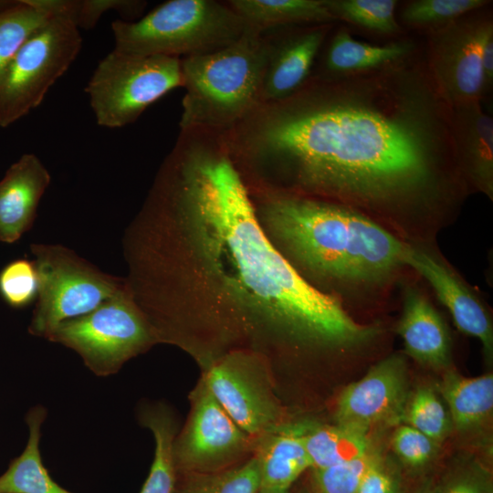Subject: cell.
<instances>
[{"label": "cell", "instance_id": "cell-1", "mask_svg": "<svg viewBox=\"0 0 493 493\" xmlns=\"http://www.w3.org/2000/svg\"><path fill=\"white\" fill-rule=\"evenodd\" d=\"M252 195L339 203L409 242L417 223H440L470 194L451 108L424 47L355 73H311L288 97L259 104L226 131Z\"/></svg>", "mask_w": 493, "mask_h": 493}, {"label": "cell", "instance_id": "cell-2", "mask_svg": "<svg viewBox=\"0 0 493 493\" xmlns=\"http://www.w3.org/2000/svg\"><path fill=\"white\" fill-rule=\"evenodd\" d=\"M141 217L151 223L143 259L158 340L187 322L224 343L350 351L381 333L306 282L274 247L226 132L180 130Z\"/></svg>", "mask_w": 493, "mask_h": 493}, {"label": "cell", "instance_id": "cell-3", "mask_svg": "<svg viewBox=\"0 0 493 493\" xmlns=\"http://www.w3.org/2000/svg\"><path fill=\"white\" fill-rule=\"evenodd\" d=\"M250 196L278 252L306 282L342 305L379 299L407 267L408 242L358 210L309 196Z\"/></svg>", "mask_w": 493, "mask_h": 493}, {"label": "cell", "instance_id": "cell-4", "mask_svg": "<svg viewBox=\"0 0 493 493\" xmlns=\"http://www.w3.org/2000/svg\"><path fill=\"white\" fill-rule=\"evenodd\" d=\"M267 54L264 31L246 26L226 47L180 58L185 89L180 130L227 131L246 117L259 105Z\"/></svg>", "mask_w": 493, "mask_h": 493}, {"label": "cell", "instance_id": "cell-5", "mask_svg": "<svg viewBox=\"0 0 493 493\" xmlns=\"http://www.w3.org/2000/svg\"><path fill=\"white\" fill-rule=\"evenodd\" d=\"M246 26L226 1L169 0L137 20L113 21L111 31L118 51L183 58L226 47Z\"/></svg>", "mask_w": 493, "mask_h": 493}, {"label": "cell", "instance_id": "cell-6", "mask_svg": "<svg viewBox=\"0 0 493 493\" xmlns=\"http://www.w3.org/2000/svg\"><path fill=\"white\" fill-rule=\"evenodd\" d=\"M179 87L180 58L113 48L98 63L85 91L97 124L116 129L134 122L150 105Z\"/></svg>", "mask_w": 493, "mask_h": 493}, {"label": "cell", "instance_id": "cell-7", "mask_svg": "<svg viewBox=\"0 0 493 493\" xmlns=\"http://www.w3.org/2000/svg\"><path fill=\"white\" fill-rule=\"evenodd\" d=\"M48 340L74 350L96 375L108 376L157 337L132 294L121 288L91 312L62 322Z\"/></svg>", "mask_w": 493, "mask_h": 493}, {"label": "cell", "instance_id": "cell-8", "mask_svg": "<svg viewBox=\"0 0 493 493\" xmlns=\"http://www.w3.org/2000/svg\"><path fill=\"white\" fill-rule=\"evenodd\" d=\"M82 37L69 21L50 16L20 47L0 79V127L38 107L77 58Z\"/></svg>", "mask_w": 493, "mask_h": 493}, {"label": "cell", "instance_id": "cell-9", "mask_svg": "<svg viewBox=\"0 0 493 493\" xmlns=\"http://www.w3.org/2000/svg\"><path fill=\"white\" fill-rule=\"evenodd\" d=\"M38 301L29 330L49 338L64 321L86 315L122 287L61 246H32Z\"/></svg>", "mask_w": 493, "mask_h": 493}, {"label": "cell", "instance_id": "cell-10", "mask_svg": "<svg viewBox=\"0 0 493 493\" xmlns=\"http://www.w3.org/2000/svg\"><path fill=\"white\" fill-rule=\"evenodd\" d=\"M488 6L425 33L426 65L439 95L450 108L481 101L487 91L481 47L493 32Z\"/></svg>", "mask_w": 493, "mask_h": 493}, {"label": "cell", "instance_id": "cell-11", "mask_svg": "<svg viewBox=\"0 0 493 493\" xmlns=\"http://www.w3.org/2000/svg\"><path fill=\"white\" fill-rule=\"evenodd\" d=\"M204 383L249 436L258 438L283 427L284 413L264 356L232 351L212 361Z\"/></svg>", "mask_w": 493, "mask_h": 493}, {"label": "cell", "instance_id": "cell-12", "mask_svg": "<svg viewBox=\"0 0 493 493\" xmlns=\"http://www.w3.org/2000/svg\"><path fill=\"white\" fill-rule=\"evenodd\" d=\"M191 401L187 423L173 442L176 475L231 467L253 446L254 438L232 420L203 381Z\"/></svg>", "mask_w": 493, "mask_h": 493}, {"label": "cell", "instance_id": "cell-13", "mask_svg": "<svg viewBox=\"0 0 493 493\" xmlns=\"http://www.w3.org/2000/svg\"><path fill=\"white\" fill-rule=\"evenodd\" d=\"M406 363L393 354L349 384L336 406L337 424L366 433L373 426L401 423L409 397Z\"/></svg>", "mask_w": 493, "mask_h": 493}, {"label": "cell", "instance_id": "cell-14", "mask_svg": "<svg viewBox=\"0 0 493 493\" xmlns=\"http://www.w3.org/2000/svg\"><path fill=\"white\" fill-rule=\"evenodd\" d=\"M336 23L296 25L264 30L268 54L259 104L283 100L309 78Z\"/></svg>", "mask_w": 493, "mask_h": 493}, {"label": "cell", "instance_id": "cell-15", "mask_svg": "<svg viewBox=\"0 0 493 493\" xmlns=\"http://www.w3.org/2000/svg\"><path fill=\"white\" fill-rule=\"evenodd\" d=\"M404 263L433 288L437 299L450 312L456 327L476 337L488 360L493 354V327L489 312L475 290L437 255L424 246L408 242Z\"/></svg>", "mask_w": 493, "mask_h": 493}, {"label": "cell", "instance_id": "cell-16", "mask_svg": "<svg viewBox=\"0 0 493 493\" xmlns=\"http://www.w3.org/2000/svg\"><path fill=\"white\" fill-rule=\"evenodd\" d=\"M50 175L33 153L22 155L0 180V241L14 243L31 226Z\"/></svg>", "mask_w": 493, "mask_h": 493}, {"label": "cell", "instance_id": "cell-17", "mask_svg": "<svg viewBox=\"0 0 493 493\" xmlns=\"http://www.w3.org/2000/svg\"><path fill=\"white\" fill-rule=\"evenodd\" d=\"M454 139L470 192L493 196V119L481 101L451 108Z\"/></svg>", "mask_w": 493, "mask_h": 493}, {"label": "cell", "instance_id": "cell-18", "mask_svg": "<svg viewBox=\"0 0 493 493\" xmlns=\"http://www.w3.org/2000/svg\"><path fill=\"white\" fill-rule=\"evenodd\" d=\"M397 332L407 354L418 362L435 369L449 364L451 341L446 326L427 298L414 288L405 292Z\"/></svg>", "mask_w": 493, "mask_h": 493}, {"label": "cell", "instance_id": "cell-19", "mask_svg": "<svg viewBox=\"0 0 493 493\" xmlns=\"http://www.w3.org/2000/svg\"><path fill=\"white\" fill-rule=\"evenodd\" d=\"M418 46L409 37L372 45L355 39L348 27L335 26L324 42L311 73L346 74L372 69L406 56Z\"/></svg>", "mask_w": 493, "mask_h": 493}, {"label": "cell", "instance_id": "cell-20", "mask_svg": "<svg viewBox=\"0 0 493 493\" xmlns=\"http://www.w3.org/2000/svg\"><path fill=\"white\" fill-rule=\"evenodd\" d=\"M260 488L288 489L311 462L302 433L277 431L257 438Z\"/></svg>", "mask_w": 493, "mask_h": 493}, {"label": "cell", "instance_id": "cell-21", "mask_svg": "<svg viewBox=\"0 0 493 493\" xmlns=\"http://www.w3.org/2000/svg\"><path fill=\"white\" fill-rule=\"evenodd\" d=\"M246 26L262 31L287 26L337 23L325 0H227Z\"/></svg>", "mask_w": 493, "mask_h": 493}, {"label": "cell", "instance_id": "cell-22", "mask_svg": "<svg viewBox=\"0 0 493 493\" xmlns=\"http://www.w3.org/2000/svg\"><path fill=\"white\" fill-rule=\"evenodd\" d=\"M46 415V410L40 406L27 414L29 437L26 446L0 476V493H72L53 480L42 462L39 441Z\"/></svg>", "mask_w": 493, "mask_h": 493}, {"label": "cell", "instance_id": "cell-23", "mask_svg": "<svg viewBox=\"0 0 493 493\" xmlns=\"http://www.w3.org/2000/svg\"><path fill=\"white\" fill-rule=\"evenodd\" d=\"M452 424L459 431L473 429L489 418L493 410V375L473 378L448 371L439 385Z\"/></svg>", "mask_w": 493, "mask_h": 493}, {"label": "cell", "instance_id": "cell-24", "mask_svg": "<svg viewBox=\"0 0 493 493\" xmlns=\"http://www.w3.org/2000/svg\"><path fill=\"white\" fill-rule=\"evenodd\" d=\"M302 437L312 468L345 463L371 451L366 433L339 424L313 428Z\"/></svg>", "mask_w": 493, "mask_h": 493}, {"label": "cell", "instance_id": "cell-25", "mask_svg": "<svg viewBox=\"0 0 493 493\" xmlns=\"http://www.w3.org/2000/svg\"><path fill=\"white\" fill-rule=\"evenodd\" d=\"M142 423L154 436V458L140 493H173L176 469L173 460L175 425L172 415L163 407L147 409Z\"/></svg>", "mask_w": 493, "mask_h": 493}, {"label": "cell", "instance_id": "cell-26", "mask_svg": "<svg viewBox=\"0 0 493 493\" xmlns=\"http://www.w3.org/2000/svg\"><path fill=\"white\" fill-rule=\"evenodd\" d=\"M31 5L51 16L62 17L78 29L93 28L107 12H118L122 18H140L146 2L139 0H28ZM127 18V21H128Z\"/></svg>", "mask_w": 493, "mask_h": 493}, {"label": "cell", "instance_id": "cell-27", "mask_svg": "<svg viewBox=\"0 0 493 493\" xmlns=\"http://www.w3.org/2000/svg\"><path fill=\"white\" fill-rule=\"evenodd\" d=\"M259 488V465L255 456L223 470L183 474L182 478H176L173 493H257Z\"/></svg>", "mask_w": 493, "mask_h": 493}, {"label": "cell", "instance_id": "cell-28", "mask_svg": "<svg viewBox=\"0 0 493 493\" xmlns=\"http://www.w3.org/2000/svg\"><path fill=\"white\" fill-rule=\"evenodd\" d=\"M50 16L28 0H0V79L20 47Z\"/></svg>", "mask_w": 493, "mask_h": 493}, {"label": "cell", "instance_id": "cell-29", "mask_svg": "<svg viewBox=\"0 0 493 493\" xmlns=\"http://www.w3.org/2000/svg\"><path fill=\"white\" fill-rule=\"evenodd\" d=\"M334 18L380 34L395 35L401 25L394 0H325Z\"/></svg>", "mask_w": 493, "mask_h": 493}, {"label": "cell", "instance_id": "cell-30", "mask_svg": "<svg viewBox=\"0 0 493 493\" xmlns=\"http://www.w3.org/2000/svg\"><path fill=\"white\" fill-rule=\"evenodd\" d=\"M488 0H413L400 12V21L425 33L491 4Z\"/></svg>", "mask_w": 493, "mask_h": 493}, {"label": "cell", "instance_id": "cell-31", "mask_svg": "<svg viewBox=\"0 0 493 493\" xmlns=\"http://www.w3.org/2000/svg\"><path fill=\"white\" fill-rule=\"evenodd\" d=\"M402 422L437 444L448 435L452 425L444 404L433 389L425 386L408 397Z\"/></svg>", "mask_w": 493, "mask_h": 493}, {"label": "cell", "instance_id": "cell-32", "mask_svg": "<svg viewBox=\"0 0 493 493\" xmlns=\"http://www.w3.org/2000/svg\"><path fill=\"white\" fill-rule=\"evenodd\" d=\"M379 457L370 451L345 463L313 468L314 493H359L365 473Z\"/></svg>", "mask_w": 493, "mask_h": 493}, {"label": "cell", "instance_id": "cell-33", "mask_svg": "<svg viewBox=\"0 0 493 493\" xmlns=\"http://www.w3.org/2000/svg\"><path fill=\"white\" fill-rule=\"evenodd\" d=\"M0 294L12 307L30 304L38 294V276L35 263L16 259L0 272Z\"/></svg>", "mask_w": 493, "mask_h": 493}, {"label": "cell", "instance_id": "cell-34", "mask_svg": "<svg viewBox=\"0 0 493 493\" xmlns=\"http://www.w3.org/2000/svg\"><path fill=\"white\" fill-rule=\"evenodd\" d=\"M392 446L408 467L420 468L435 456L437 443L408 425H401L392 437Z\"/></svg>", "mask_w": 493, "mask_h": 493}, {"label": "cell", "instance_id": "cell-35", "mask_svg": "<svg viewBox=\"0 0 493 493\" xmlns=\"http://www.w3.org/2000/svg\"><path fill=\"white\" fill-rule=\"evenodd\" d=\"M440 493H492L491 475L479 465L466 466L441 485Z\"/></svg>", "mask_w": 493, "mask_h": 493}, {"label": "cell", "instance_id": "cell-36", "mask_svg": "<svg viewBox=\"0 0 493 493\" xmlns=\"http://www.w3.org/2000/svg\"><path fill=\"white\" fill-rule=\"evenodd\" d=\"M401 490L398 474L379 457L365 473L359 493H401Z\"/></svg>", "mask_w": 493, "mask_h": 493}, {"label": "cell", "instance_id": "cell-37", "mask_svg": "<svg viewBox=\"0 0 493 493\" xmlns=\"http://www.w3.org/2000/svg\"><path fill=\"white\" fill-rule=\"evenodd\" d=\"M481 65L486 89L488 90L493 82V32L488 34L483 42Z\"/></svg>", "mask_w": 493, "mask_h": 493}, {"label": "cell", "instance_id": "cell-38", "mask_svg": "<svg viewBox=\"0 0 493 493\" xmlns=\"http://www.w3.org/2000/svg\"><path fill=\"white\" fill-rule=\"evenodd\" d=\"M441 485H435L433 482H425L418 487L412 493H440Z\"/></svg>", "mask_w": 493, "mask_h": 493}, {"label": "cell", "instance_id": "cell-39", "mask_svg": "<svg viewBox=\"0 0 493 493\" xmlns=\"http://www.w3.org/2000/svg\"><path fill=\"white\" fill-rule=\"evenodd\" d=\"M257 493H290V491H289V488L288 489L259 488Z\"/></svg>", "mask_w": 493, "mask_h": 493}, {"label": "cell", "instance_id": "cell-40", "mask_svg": "<svg viewBox=\"0 0 493 493\" xmlns=\"http://www.w3.org/2000/svg\"><path fill=\"white\" fill-rule=\"evenodd\" d=\"M299 493H309V492L307 491V490H305V489H303V490L299 491Z\"/></svg>", "mask_w": 493, "mask_h": 493}]
</instances>
